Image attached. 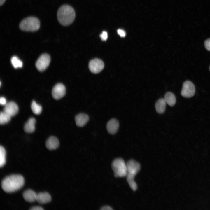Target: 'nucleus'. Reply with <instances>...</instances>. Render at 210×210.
Listing matches in <instances>:
<instances>
[{"instance_id": "nucleus-8", "label": "nucleus", "mask_w": 210, "mask_h": 210, "mask_svg": "<svg viewBox=\"0 0 210 210\" xmlns=\"http://www.w3.org/2000/svg\"><path fill=\"white\" fill-rule=\"evenodd\" d=\"M104 67L103 62L99 59L91 60L89 64L90 71L92 73L96 74L101 71Z\"/></svg>"}, {"instance_id": "nucleus-13", "label": "nucleus", "mask_w": 210, "mask_h": 210, "mask_svg": "<svg viewBox=\"0 0 210 210\" xmlns=\"http://www.w3.org/2000/svg\"><path fill=\"white\" fill-rule=\"evenodd\" d=\"M59 145L58 139L54 136H51L47 140L46 143V148L49 150L57 149Z\"/></svg>"}, {"instance_id": "nucleus-15", "label": "nucleus", "mask_w": 210, "mask_h": 210, "mask_svg": "<svg viewBox=\"0 0 210 210\" xmlns=\"http://www.w3.org/2000/svg\"><path fill=\"white\" fill-rule=\"evenodd\" d=\"M51 200L50 195L47 192H41L37 194L36 201L40 204L48 203Z\"/></svg>"}, {"instance_id": "nucleus-29", "label": "nucleus", "mask_w": 210, "mask_h": 210, "mask_svg": "<svg viewBox=\"0 0 210 210\" xmlns=\"http://www.w3.org/2000/svg\"><path fill=\"white\" fill-rule=\"evenodd\" d=\"M6 0H0V6L2 5L5 3Z\"/></svg>"}, {"instance_id": "nucleus-25", "label": "nucleus", "mask_w": 210, "mask_h": 210, "mask_svg": "<svg viewBox=\"0 0 210 210\" xmlns=\"http://www.w3.org/2000/svg\"><path fill=\"white\" fill-rule=\"evenodd\" d=\"M117 33L121 37H124L126 35V33L125 31L123 29H119L117 31Z\"/></svg>"}, {"instance_id": "nucleus-26", "label": "nucleus", "mask_w": 210, "mask_h": 210, "mask_svg": "<svg viewBox=\"0 0 210 210\" xmlns=\"http://www.w3.org/2000/svg\"><path fill=\"white\" fill-rule=\"evenodd\" d=\"M6 99L4 97H1L0 99V103L1 105L5 106L7 104Z\"/></svg>"}, {"instance_id": "nucleus-3", "label": "nucleus", "mask_w": 210, "mask_h": 210, "mask_svg": "<svg viewBox=\"0 0 210 210\" xmlns=\"http://www.w3.org/2000/svg\"><path fill=\"white\" fill-rule=\"evenodd\" d=\"M127 172L126 176L127 182L133 190L137 188V185L134 180V176L140 169V164L133 160L129 161L127 163Z\"/></svg>"}, {"instance_id": "nucleus-7", "label": "nucleus", "mask_w": 210, "mask_h": 210, "mask_svg": "<svg viewBox=\"0 0 210 210\" xmlns=\"http://www.w3.org/2000/svg\"><path fill=\"white\" fill-rule=\"evenodd\" d=\"M195 93V88L191 81L187 80L184 82L181 94L183 97L186 98L193 96Z\"/></svg>"}, {"instance_id": "nucleus-10", "label": "nucleus", "mask_w": 210, "mask_h": 210, "mask_svg": "<svg viewBox=\"0 0 210 210\" xmlns=\"http://www.w3.org/2000/svg\"><path fill=\"white\" fill-rule=\"evenodd\" d=\"M18 111L17 105L14 102H10L7 103L4 106L3 111L12 117L16 115Z\"/></svg>"}, {"instance_id": "nucleus-28", "label": "nucleus", "mask_w": 210, "mask_h": 210, "mask_svg": "<svg viewBox=\"0 0 210 210\" xmlns=\"http://www.w3.org/2000/svg\"><path fill=\"white\" fill-rule=\"evenodd\" d=\"M101 210H113V209L110 206H104L102 207L101 209Z\"/></svg>"}, {"instance_id": "nucleus-9", "label": "nucleus", "mask_w": 210, "mask_h": 210, "mask_svg": "<svg viewBox=\"0 0 210 210\" xmlns=\"http://www.w3.org/2000/svg\"><path fill=\"white\" fill-rule=\"evenodd\" d=\"M52 93V97L54 99L57 100L60 99L65 94V87L62 83H57L53 88Z\"/></svg>"}, {"instance_id": "nucleus-27", "label": "nucleus", "mask_w": 210, "mask_h": 210, "mask_svg": "<svg viewBox=\"0 0 210 210\" xmlns=\"http://www.w3.org/2000/svg\"><path fill=\"white\" fill-rule=\"evenodd\" d=\"M30 210H43V209L41 207L39 206H35L32 207Z\"/></svg>"}, {"instance_id": "nucleus-30", "label": "nucleus", "mask_w": 210, "mask_h": 210, "mask_svg": "<svg viewBox=\"0 0 210 210\" xmlns=\"http://www.w3.org/2000/svg\"><path fill=\"white\" fill-rule=\"evenodd\" d=\"M209 71H210V66L209 67Z\"/></svg>"}, {"instance_id": "nucleus-16", "label": "nucleus", "mask_w": 210, "mask_h": 210, "mask_svg": "<svg viewBox=\"0 0 210 210\" xmlns=\"http://www.w3.org/2000/svg\"><path fill=\"white\" fill-rule=\"evenodd\" d=\"M35 119L33 118H30L24 126L25 132L28 133L33 132L35 130Z\"/></svg>"}, {"instance_id": "nucleus-1", "label": "nucleus", "mask_w": 210, "mask_h": 210, "mask_svg": "<svg viewBox=\"0 0 210 210\" xmlns=\"http://www.w3.org/2000/svg\"><path fill=\"white\" fill-rule=\"evenodd\" d=\"M24 179L21 175L13 174L8 176L2 181L1 186L6 192L12 193L20 189L24 185Z\"/></svg>"}, {"instance_id": "nucleus-20", "label": "nucleus", "mask_w": 210, "mask_h": 210, "mask_svg": "<svg viewBox=\"0 0 210 210\" xmlns=\"http://www.w3.org/2000/svg\"><path fill=\"white\" fill-rule=\"evenodd\" d=\"M31 108L33 112L36 115L40 114L42 110L41 106L37 104L34 101H33L31 105Z\"/></svg>"}, {"instance_id": "nucleus-22", "label": "nucleus", "mask_w": 210, "mask_h": 210, "mask_svg": "<svg viewBox=\"0 0 210 210\" xmlns=\"http://www.w3.org/2000/svg\"><path fill=\"white\" fill-rule=\"evenodd\" d=\"M11 117L4 112H1L0 114V123L4 125L8 123L10 120Z\"/></svg>"}, {"instance_id": "nucleus-11", "label": "nucleus", "mask_w": 210, "mask_h": 210, "mask_svg": "<svg viewBox=\"0 0 210 210\" xmlns=\"http://www.w3.org/2000/svg\"><path fill=\"white\" fill-rule=\"evenodd\" d=\"M119 127V122L116 119H112L109 120L106 126L107 131L111 134H115L118 131Z\"/></svg>"}, {"instance_id": "nucleus-17", "label": "nucleus", "mask_w": 210, "mask_h": 210, "mask_svg": "<svg viewBox=\"0 0 210 210\" xmlns=\"http://www.w3.org/2000/svg\"><path fill=\"white\" fill-rule=\"evenodd\" d=\"M166 103L164 98H160L157 101L155 104V108L158 113L162 114L164 113Z\"/></svg>"}, {"instance_id": "nucleus-5", "label": "nucleus", "mask_w": 210, "mask_h": 210, "mask_svg": "<svg viewBox=\"0 0 210 210\" xmlns=\"http://www.w3.org/2000/svg\"><path fill=\"white\" fill-rule=\"evenodd\" d=\"M112 169L116 177H123L126 176L127 172V163L123 159L117 158L114 160L112 164Z\"/></svg>"}, {"instance_id": "nucleus-6", "label": "nucleus", "mask_w": 210, "mask_h": 210, "mask_svg": "<svg viewBox=\"0 0 210 210\" xmlns=\"http://www.w3.org/2000/svg\"><path fill=\"white\" fill-rule=\"evenodd\" d=\"M50 57L47 54L41 55L36 61L35 66L36 68L40 71H44L49 65Z\"/></svg>"}, {"instance_id": "nucleus-12", "label": "nucleus", "mask_w": 210, "mask_h": 210, "mask_svg": "<svg viewBox=\"0 0 210 210\" xmlns=\"http://www.w3.org/2000/svg\"><path fill=\"white\" fill-rule=\"evenodd\" d=\"M89 120L88 116L83 113H80L77 115L75 118L76 125L80 127L84 126L88 122Z\"/></svg>"}, {"instance_id": "nucleus-21", "label": "nucleus", "mask_w": 210, "mask_h": 210, "mask_svg": "<svg viewBox=\"0 0 210 210\" xmlns=\"http://www.w3.org/2000/svg\"><path fill=\"white\" fill-rule=\"evenodd\" d=\"M11 62L12 65L15 68H21L22 66V62L16 56L12 57Z\"/></svg>"}, {"instance_id": "nucleus-2", "label": "nucleus", "mask_w": 210, "mask_h": 210, "mask_svg": "<svg viewBox=\"0 0 210 210\" xmlns=\"http://www.w3.org/2000/svg\"><path fill=\"white\" fill-rule=\"evenodd\" d=\"M75 17L74 9L69 5H63L57 10V19L59 23L63 26H67L71 24L74 20Z\"/></svg>"}, {"instance_id": "nucleus-24", "label": "nucleus", "mask_w": 210, "mask_h": 210, "mask_svg": "<svg viewBox=\"0 0 210 210\" xmlns=\"http://www.w3.org/2000/svg\"><path fill=\"white\" fill-rule=\"evenodd\" d=\"M100 37L103 41L106 40L108 38V34L106 31H103L100 35Z\"/></svg>"}, {"instance_id": "nucleus-4", "label": "nucleus", "mask_w": 210, "mask_h": 210, "mask_svg": "<svg viewBox=\"0 0 210 210\" xmlns=\"http://www.w3.org/2000/svg\"><path fill=\"white\" fill-rule=\"evenodd\" d=\"M40 27V22L37 18L33 16L27 17L23 19L20 22L19 28L24 32H35L37 31Z\"/></svg>"}, {"instance_id": "nucleus-14", "label": "nucleus", "mask_w": 210, "mask_h": 210, "mask_svg": "<svg viewBox=\"0 0 210 210\" xmlns=\"http://www.w3.org/2000/svg\"><path fill=\"white\" fill-rule=\"evenodd\" d=\"M37 194L32 190L28 189L23 194V197L26 201L32 202L36 201Z\"/></svg>"}, {"instance_id": "nucleus-19", "label": "nucleus", "mask_w": 210, "mask_h": 210, "mask_svg": "<svg viewBox=\"0 0 210 210\" xmlns=\"http://www.w3.org/2000/svg\"><path fill=\"white\" fill-rule=\"evenodd\" d=\"M6 152L5 149L1 146H0V166L3 167L6 162Z\"/></svg>"}, {"instance_id": "nucleus-18", "label": "nucleus", "mask_w": 210, "mask_h": 210, "mask_svg": "<svg viewBox=\"0 0 210 210\" xmlns=\"http://www.w3.org/2000/svg\"><path fill=\"white\" fill-rule=\"evenodd\" d=\"M164 99L166 103L169 106H173L176 102V98L174 95L172 93L168 92L164 95Z\"/></svg>"}, {"instance_id": "nucleus-23", "label": "nucleus", "mask_w": 210, "mask_h": 210, "mask_svg": "<svg viewBox=\"0 0 210 210\" xmlns=\"http://www.w3.org/2000/svg\"><path fill=\"white\" fill-rule=\"evenodd\" d=\"M204 45L206 49L210 51V38L206 40L204 42Z\"/></svg>"}]
</instances>
